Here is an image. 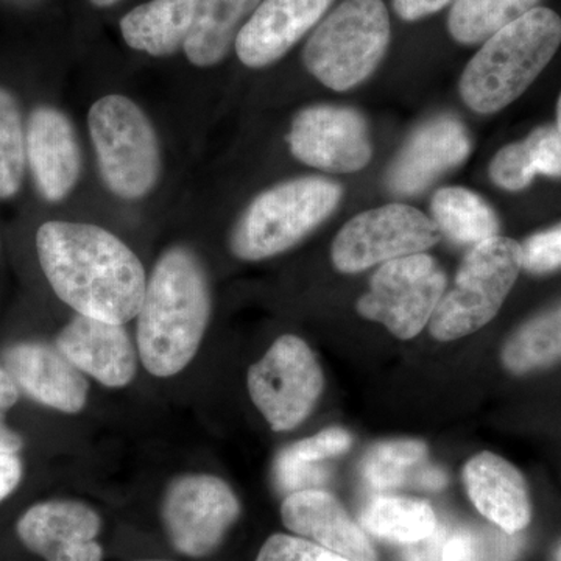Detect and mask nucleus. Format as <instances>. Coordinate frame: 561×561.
<instances>
[{"label":"nucleus","mask_w":561,"mask_h":561,"mask_svg":"<svg viewBox=\"0 0 561 561\" xmlns=\"http://www.w3.org/2000/svg\"><path fill=\"white\" fill-rule=\"evenodd\" d=\"M41 268L62 302L81 316L125 324L146 295L142 262L98 225L47 221L36 232Z\"/></svg>","instance_id":"f257e3e1"},{"label":"nucleus","mask_w":561,"mask_h":561,"mask_svg":"<svg viewBox=\"0 0 561 561\" xmlns=\"http://www.w3.org/2000/svg\"><path fill=\"white\" fill-rule=\"evenodd\" d=\"M213 311L208 273L187 247L165 250L154 264L138 313L144 368L171 378L197 356Z\"/></svg>","instance_id":"f03ea898"},{"label":"nucleus","mask_w":561,"mask_h":561,"mask_svg":"<svg viewBox=\"0 0 561 561\" xmlns=\"http://www.w3.org/2000/svg\"><path fill=\"white\" fill-rule=\"evenodd\" d=\"M561 46V18L537 7L494 33L460 77V98L479 114H493L515 102L552 61Z\"/></svg>","instance_id":"7ed1b4c3"},{"label":"nucleus","mask_w":561,"mask_h":561,"mask_svg":"<svg viewBox=\"0 0 561 561\" xmlns=\"http://www.w3.org/2000/svg\"><path fill=\"white\" fill-rule=\"evenodd\" d=\"M341 201V184L323 176L283 181L243 210L231 231V253L242 261L284 253L317 230Z\"/></svg>","instance_id":"20e7f679"},{"label":"nucleus","mask_w":561,"mask_h":561,"mask_svg":"<svg viewBox=\"0 0 561 561\" xmlns=\"http://www.w3.org/2000/svg\"><path fill=\"white\" fill-rule=\"evenodd\" d=\"M382 0H343L317 25L302 50L306 69L324 87L345 92L370 79L390 44Z\"/></svg>","instance_id":"39448f33"},{"label":"nucleus","mask_w":561,"mask_h":561,"mask_svg":"<svg viewBox=\"0 0 561 561\" xmlns=\"http://www.w3.org/2000/svg\"><path fill=\"white\" fill-rule=\"evenodd\" d=\"M523 268L522 243L491 238L472 245L430 321L432 337L453 342L481 330L500 312Z\"/></svg>","instance_id":"423d86ee"},{"label":"nucleus","mask_w":561,"mask_h":561,"mask_svg":"<svg viewBox=\"0 0 561 561\" xmlns=\"http://www.w3.org/2000/svg\"><path fill=\"white\" fill-rule=\"evenodd\" d=\"M105 186L124 201L146 197L160 180V140L149 117L125 95L99 99L88 114Z\"/></svg>","instance_id":"0eeeda50"},{"label":"nucleus","mask_w":561,"mask_h":561,"mask_svg":"<svg viewBox=\"0 0 561 561\" xmlns=\"http://www.w3.org/2000/svg\"><path fill=\"white\" fill-rule=\"evenodd\" d=\"M251 401L275 432L300 426L324 389L323 370L308 343L280 335L247 375Z\"/></svg>","instance_id":"6e6552de"},{"label":"nucleus","mask_w":561,"mask_h":561,"mask_svg":"<svg viewBox=\"0 0 561 561\" xmlns=\"http://www.w3.org/2000/svg\"><path fill=\"white\" fill-rule=\"evenodd\" d=\"M446 284L445 272L430 254L383 262L371 276L370 289L357 301V312L382 323L394 337L409 341L430 324Z\"/></svg>","instance_id":"1a4fd4ad"},{"label":"nucleus","mask_w":561,"mask_h":561,"mask_svg":"<svg viewBox=\"0 0 561 561\" xmlns=\"http://www.w3.org/2000/svg\"><path fill=\"white\" fill-rule=\"evenodd\" d=\"M442 232L426 214L404 203L357 214L343 225L332 242L331 260L342 273H359L440 242Z\"/></svg>","instance_id":"9d476101"},{"label":"nucleus","mask_w":561,"mask_h":561,"mask_svg":"<svg viewBox=\"0 0 561 561\" xmlns=\"http://www.w3.org/2000/svg\"><path fill=\"white\" fill-rule=\"evenodd\" d=\"M241 515V502L224 479L184 474L173 479L162 497L161 518L173 548L194 559L209 556L224 542Z\"/></svg>","instance_id":"9b49d317"},{"label":"nucleus","mask_w":561,"mask_h":561,"mask_svg":"<svg viewBox=\"0 0 561 561\" xmlns=\"http://www.w3.org/2000/svg\"><path fill=\"white\" fill-rule=\"evenodd\" d=\"M287 142L298 161L319 171L359 172L373 157L367 122L348 106L312 105L298 111Z\"/></svg>","instance_id":"f8f14e48"},{"label":"nucleus","mask_w":561,"mask_h":561,"mask_svg":"<svg viewBox=\"0 0 561 561\" xmlns=\"http://www.w3.org/2000/svg\"><path fill=\"white\" fill-rule=\"evenodd\" d=\"M101 530V515L80 501L38 502L16 524L22 545L46 561H102Z\"/></svg>","instance_id":"ddd939ff"},{"label":"nucleus","mask_w":561,"mask_h":561,"mask_svg":"<svg viewBox=\"0 0 561 561\" xmlns=\"http://www.w3.org/2000/svg\"><path fill=\"white\" fill-rule=\"evenodd\" d=\"M471 153L467 128L456 117L443 116L424 122L391 162L387 187L397 195H416L459 168Z\"/></svg>","instance_id":"4468645a"},{"label":"nucleus","mask_w":561,"mask_h":561,"mask_svg":"<svg viewBox=\"0 0 561 561\" xmlns=\"http://www.w3.org/2000/svg\"><path fill=\"white\" fill-rule=\"evenodd\" d=\"M2 359L3 368L33 401L70 415L87 405L90 383L57 346L18 343L5 350Z\"/></svg>","instance_id":"2eb2a0df"},{"label":"nucleus","mask_w":561,"mask_h":561,"mask_svg":"<svg viewBox=\"0 0 561 561\" xmlns=\"http://www.w3.org/2000/svg\"><path fill=\"white\" fill-rule=\"evenodd\" d=\"M334 0H262L236 39L239 60L251 69L279 61L316 27Z\"/></svg>","instance_id":"dca6fc26"},{"label":"nucleus","mask_w":561,"mask_h":561,"mask_svg":"<svg viewBox=\"0 0 561 561\" xmlns=\"http://www.w3.org/2000/svg\"><path fill=\"white\" fill-rule=\"evenodd\" d=\"M62 356L102 386L121 389L136 375V350L124 324L77 313L57 337Z\"/></svg>","instance_id":"f3484780"},{"label":"nucleus","mask_w":561,"mask_h":561,"mask_svg":"<svg viewBox=\"0 0 561 561\" xmlns=\"http://www.w3.org/2000/svg\"><path fill=\"white\" fill-rule=\"evenodd\" d=\"M27 160L38 191L47 202H61L81 173L79 138L62 111L39 106L28 117Z\"/></svg>","instance_id":"a211bd4d"},{"label":"nucleus","mask_w":561,"mask_h":561,"mask_svg":"<svg viewBox=\"0 0 561 561\" xmlns=\"http://www.w3.org/2000/svg\"><path fill=\"white\" fill-rule=\"evenodd\" d=\"M284 526L306 540L323 546L351 561H378L359 524L350 518L341 502L321 489L301 490L284 497Z\"/></svg>","instance_id":"6ab92c4d"},{"label":"nucleus","mask_w":561,"mask_h":561,"mask_svg":"<svg viewBox=\"0 0 561 561\" xmlns=\"http://www.w3.org/2000/svg\"><path fill=\"white\" fill-rule=\"evenodd\" d=\"M463 482L474 507L508 534H519L529 526V490L518 468L493 453H481L468 460Z\"/></svg>","instance_id":"aec40b11"},{"label":"nucleus","mask_w":561,"mask_h":561,"mask_svg":"<svg viewBox=\"0 0 561 561\" xmlns=\"http://www.w3.org/2000/svg\"><path fill=\"white\" fill-rule=\"evenodd\" d=\"M201 0H150L121 20V33L131 49L169 57L184 49Z\"/></svg>","instance_id":"412c9836"},{"label":"nucleus","mask_w":561,"mask_h":561,"mask_svg":"<svg viewBox=\"0 0 561 561\" xmlns=\"http://www.w3.org/2000/svg\"><path fill=\"white\" fill-rule=\"evenodd\" d=\"M262 0H201L186 44L187 60L198 68L219 65Z\"/></svg>","instance_id":"4be33fe9"},{"label":"nucleus","mask_w":561,"mask_h":561,"mask_svg":"<svg viewBox=\"0 0 561 561\" xmlns=\"http://www.w3.org/2000/svg\"><path fill=\"white\" fill-rule=\"evenodd\" d=\"M431 219L442 236L459 245H478L500 232V220L489 203L465 187H443L435 192Z\"/></svg>","instance_id":"5701e85b"},{"label":"nucleus","mask_w":561,"mask_h":561,"mask_svg":"<svg viewBox=\"0 0 561 561\" xmlns=\"http://www.w3.org/2000/svg\"><path fill=\"white\" fill-rule=\"evenodd\" d=\"M360 524L379 540L405 546L430 537L438 519L427 502L381 494L365 505Z\"/></svg>","instance_id":"b1692460"},{"label":"nucleus","mask_w":561,"mask_h":561,"mask_svg":"<svg viewBox=\"0 0 561 561\" xmlns=\"http://www.w3.org/2000/svg\"><path fill=\"white\" fill-rule=\"evenodd\" d=\"M502 365L513 375L542 370L561 360V302L531 317L502 346Z\"/></svg>","instance_id":"393cba45"},{"label":"nucleus","mask_w":561,"mask_h":561,"mask_svg":"<svg viewBox=\"0 0 561 561\" xmlns=\"http://www.w3.org/2000/svg\"><path fill=\"white\" fill-rule=\"evenodd\" d=\"M540 0H454L448 32L465 46L485 43L494 33L518 21Z\"/></svg>","instance_id":"a878e982"},{"label":"nucleus","mask_w":561,"mask_h":561,"mask_svg":"<svg viewBox=\"0 0 561 561\" xmlns=\"http://www.w3.org/2000/svg\"><path fill=\"white\" fill-rule=\"evenodd\" d=\"M427 459L426 443L420 440L383 442L373 446L362 461V476L371 490L391 491L405 483L416 485Z\"/></svg>","instance_id":"bb28decb"},{"label":"nucleus","mask_w":561,"mask_h":561,"mask_svg":"<svg viewBox=\"0 0 561 561\" xmlns=\"http://www.w3.org/2000/svg\"><path fill=\"white\" fill-rule=\"evenodd\" d=\"M524 548L519 534L497 526H453L443 561H518Z\"/></svg>","instance_id":"cd10ccee"},{"label":"nucleus","mask_w":561,"mask_h":561,"mask_svg":"<svg viewBox=\"0 0 561 561\" xmlns=\"http://www.w3.org/2000/svg\"><path fill=\"white\" fill-rule=\"evenodd\" d=\"M27 162V142L20 105L11 92L0 88V198L21 190Z\"/></svg>","instance_id":"c85d7f7f"},{"label":"nucleus","mask_w":561,"mask_h":561,"mask_svg":"<svg viewBox=\"0 0 561 561\" xmlns=\"http://www.w3.org/2000/svg\"><path fill=\"white\" fill-rule=\"evenodd\" d=\"M353 445V435L342 427H330L305 438V440L291 443L276 457L275 465L286 467H311L320 465L330 457L348 451Z\"/></svg>","instance_id":"c756f323"},{"label":"nucleus","mask_w":561,"mask_h":561,"mask_svg":"<svg viewBox=\"0 0 561 561\" xmlns=\"http://www.w3.org/2000/svg\"><path fill=\"white\" fill-rule=\"evenodd\" d=\"M490 179L501 190H526L538 175L526 142H513L502 147L490 162Z\"/></svg>","instance_id":"7c9ffc66"},{"label":"nucleus","mask_w":561,"mask_h":561,"mask_svg":"<svg viewBox=\"0 0 561 561\" xmlns=\"http://www.w3.org/2000/svg\"><path fill=\"white\" fill-rule=\"evenodd\" d=\"M256 561H351L301 537L272 535L262 546Z\"/></svg>","instance_id":"2f4dec72"},{"label":"nucleus","mask_w":561,"mask_h":561,"mask_svg":"<svg viewBox=\"0 0 561 561\" xmlns=\"http://www.w3.org/2000/svg\"><path fill=\"white\" fill-rule=\"evenodd\" d=\"M523 268L542 275L561 268V224L530 236L522 243Z\"/></svg>","instance_id":"473e14b6"},{"label":"nucleus","mask_w":561,"mask_h":561,"mask_svg":"<svg viewBox=\"0 0 561 561\" xmlns=\"http://www.w3.org/2000/svg\"><path fill=\"white\" fill-rule=\"evenodd\" d=\"M538 175L561 176V133L559 128L545 125L535 128L524 139Z\"/></svg>","instance_id":"72a5a7b5"},{"label":"nucleus","mask_w":561,"mask_h":561,"mask_svg":"<svg viewBox=\"0 0 561 561\" xmlns=\"http://www.w3.org/2000/svg\"><path fill=\"white\" fill-rule=\"evenodd\" d=\"M20 387L5 368L0 367V453L18 454L22 449L21 435L10 430L5 423L7 412L20 401Z\"/></svg>","instance_id":"f704fd0d"},{"label":"nucleus","mask_w":561,"mask_h":561,"mask_svg":"<svg viewBox=\"0 0 561 561\" xmlns=\"http://www.w3.org/2000/svg\"><path fill=\"white\" fill-rule=\"evenodd\" d=\"M454 524L445 519L440 522L424 540L405 545L402 548L400 561H443L446 541L451 534Z\"/></svg>","instance_id":"c9c22d12"},{"label":"nucleus","mask_w":561,"mask_h":561,"mask_svg":"<svg viewBox=\"0 0 561 561\" xmlns=\"http://www.w3.org/2000/svg\"><path fill=\"white\" fill-rule=\"evenodd\" d=\"M453 0H393L394 13L402 21L415 22L445 9Z\"/></svg>","instance_id":"e433bc0d"},{"label":"nucleus","mask_w":561,"mask_h":561,"mask_svg":"<svg viewBox=\"0 0 561 561\" xmlns=\"http://www.w3.org/2000/svg\"><path fill=\"white\" fill-rule=\"evenodd\" d=\"M22 481V461L16 454L0 453V502L20 486Z\"/></svg>","instance_id":"4c0bfd02"},{"label":"nucleus","mask_w":561,"mask_h":561,"mask_svg":"<svg viewBox=\"0 0 561 561\" xmlns=\"http://www.w3.org/2000/svg\"><path fill=\"white\" fill-rule=\"evenodd\" d=\"M416 485L426 490H442L446 485L445 472L434 467H423L416 478Z\"/></svg>","instance_id":"58836bf2"},{"label":"nucleus","mask_w":561,"mask_h":561,"mask_svg":"<svg viewBox=\"0 0 561 561\" xmlns=\"http://www.w3.org/2000/svg\"><path fill=\"white\" fill-rule=\"evenodd\" d=\"M92 5L99 7V9H106V7L116 5L121 0H90Z\"/></svg>","instance_id":"ea45409f"},{"label":"nucleus","mask_w":561,"mask_h":561,"mask_svg":"<svg viewBox=\"0 0 561 561\" xmlns=\"http://www.w3.org/2000/svg\"><path fill=\"white\" fill-rule=\"evenodd\" d=\"M557 128H559V130L561 133V92H560L559 102H557Z\"/></svg>","instance_id":"a19ab883"},{"label":"nucleus","mask_w":561,"mask_h":561,"mask_svg":"<svg viewBox=\"0 0 561 561\" xmlns=\"http://www.w3.org/2000/svg\"><path fill=\"white\" fill-rule=\"evenodd\" d=\"M559 561H561V549H560V552H559Z\"/></svg>","instance_id":"79ce46f5"}]
</instances>
